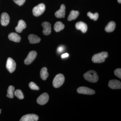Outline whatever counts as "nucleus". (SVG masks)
I'll return each instance as SVG.
<instances>
[{
  "mask_svg": "<svg viewBox=\"0 0 121 121\" xmlns=\"http://www.w3.org/2000/svg\"><path fill=\"white\" fill-rule=\"evenodd\" d=\"M118 2H119V3H121V0H118Z\"/></svg>",
  "mask_w": 121,
  "mask_h": 121,
  "instance_id": "c756f323",
  "label": "nucleus"
},
{
  "mask_svg": "<svg viewBox=\"0 0 121 121\" xmlns=\"http://www.w3.org/2000/svg\"><path fill=\"white\" fill-rule=\"evenodd\" d=\"M14 94L16 97L20 99H23L24 97L23 93L20 90H17L15 91Z\"/></svg>",
  "mask_w": 121,
  "mask_h": 121,
  "instance_id": "b1692460",
  "label": "nucleus"
},
{
  "mask_svg": "<svg viewBox=\"0 0 121 121\" xmlns=\"http://www.w3.org/2000/svg\"><path fill=\"white\" fill-rule=\"evenodd\" d=\"M65 5L64 4H62L60 6L59 9L55 13V15L57 18H64L65 15Z\"/></svg>",
  "mask_w": 121,
  "mask_h": 121,
  "instance_id": "ddd939ff",
  "label": "nucleus"
},
{
  "mask_svg": "<svg viewBox=\"0 0 121 121\" xmlns=\"http://www.w3.org/2000/svg\"><path fill=\"white\" fill-rule=\"evenodd\" d=\"M9 22V16L6 13H2L1 17L0 22L1 25L3 26H7Z\"/></svg>",
  "mask_w": 121,
  "mask_h": 121,
  "instance_id": "f8f14e48",
  "label": "nucleus"
},
{
  "mask_svg": "<svg viewBox=\"0 0 121 121\" xmlns=\"http://www.w3.org/2000/svg\"><path fill=\"white\" fill-rule=\"evenodd\" d=\"M77 91L79 94L88 95H92L95 93V91L94 90L85 86L78 87L77 90Z\"/></svg>",
  "mask_w": 121,
  "mask_h": 121,
  "instance_id": "39448f33",
  "label": "nucleus"
},
{
  "mask_svg": "<svg viewBox=\"0 0 121 121\" xmlns=\"http://www.w3.org/2000/svg\"><path fill=\"white\" fill-rule=\"evenodd\" d=\"M116 24L113 21H111L109 23L105 28L106 31L108 32H113L115 29Z\"/></svg>",
  "mask_w": 121,
  "mask_h": 121,
  "instance_id": "a211bd4d",
  "label": "nucleus"
},
{
  "mask_svg": "<svg viewBox=\"0 0 121 121\" xmlns=\"http://www.w3.org/2000/svg\"><path fill=\"white\" fill-rule=\"evenodd\" d=\"M42 26L43 27V33L45 35H50L51 33V24L47 22L42 23Z\"/></svg>",
  "mask_w": 121,
  "mask_h": 121,
  "instance_id": "9b49d317",
  "label": "nucleus"
},
{
  "mask_svg": "<svg viewBox=\"0 0 121 121\" xmlns=\"http://www.w3.org/2000/svg\"><path fill=\"white\" fill-rule=\"evenodd\" d=\"M37 54L35 51H32L29 53L28 55L24 60V63L26 65H29L36 58Z\"/></svg>",
  "mask_w": 121,
  "mask_h": 121,
  "instance_id": "0eeeda50",
  "label": "nucleus"
},
{
  "mask_svg": "<svg viewBox=\"0 0 121 121\" xmlns=\"http://www.w3.org/2000/svg\"><path fill=\"white\" fill-rule=\"evenodd\" d=\"M45 5L43 4H40L37 6L34 7L33 9V13L36 17H38L42 15L45 10Z\"/></svg>",
  "mask_w": 121,
  "mask_h": 121,
  "instance_id": "20e7f679",
  "label": "nucleus"
},
{
  "mask_svg": "<svg viewBox=\"0 0 121 121\" xmlns=\"http://www.w3.org/2000/svg\"><path fill=\"white\" fill-rule=\"evenodd\" d=\"M64 46H60L58 48H57V52L58 53H62L64 51Z\"/></svg>",
  "mask_w": 121,
  "mask_h": 121,
  "instance_id": "cd10ccee",
  "label": "nucleus"
},
{
  "mask_svg": "<svg viewBox=\"0 0 121 121\" xmlns=\"http://www.w3.org/2000/svg\"><path fill=\"white\" fill-rule=\"evenodd\" d=\"M108 56V54L107 52H102L101 53L95 54L93 56L92 60L94 63L104 62L105 60Z\"/></svg>",
  "mask_w": 121,
  "mask_h": 121,
  "instance_id": "f03ea898",
  "label": "nucleus"
},
{
  "mask_svg": "<svg viewBox=\"0 0 121 121\" xmlns=\"http://www.w3.org/2000/svg\"><path fill=\"white\" fill-rule=\"evenodd\" d=\"M40 77L42 79L45 80L48 76L47 69L46 67H43L41 69L40 72Z\"/></svg>",
  "mask_w": 121,
  "mask_h": 121,
  "instance_id": "412c9836",
  "label": "nucleus"
},
{
  "mask_svg": "<svg viewBox=\"0 0 121 121\" xmlns=\"http://www.w3.org/2000/svg\"><path fill=\"white\" fill-rule=\"evenodd\" d=\"M1 110L0 109V114L1 113Z\"/></svg>",
  "mask_w": 121,
  "mask_h": 121,
  "instance_id": "7c9ffc66",
  "label": "nucleus"
},
{
  "mask_svg": "<svg viewBox=\"0 0 121 121\" xmlns=\"http://www.w3.org/2000/svg\"><path fill=\"white\" fill-rule=\"evenodd\" d=\"M26 27V24L25 22L23 20H20L18 22L17 26L15 28V30L17 32L20 33L22 32Z\"/></svg>",
  "mask_w": 121,
  "mask_h": 121,
  "instance_id": "2eb2a0df",
  "label": "nucleus"
},
{
  "mask_svg": "<svg viewBox=\"0 0 121 121\" xmlns=\"http://www.w3.org/2000/svg\"><path fill=\"white\" fill-rule=\"evenodd\" d=\"M76 28L78 30H81L82 32L85 33L87 30V25L84 22H78L76 23L75 25Z\"/></svg>",
  "mask_w": 121,
  "mask_h": 121,
  "instance_id": "4468645a",
  "label": "nucleus"
},
{
  "mask_svg": "<svg viewBox=\"0 0 121 121\" xmlns=\"http://www.w3.org/2000/svg\"><path fill=\"white\" fill-rule=\"evenodd\" d=\"M108 86L111 89H119L121 88V83L119 80L113 79L110 80L108 83Z\"/></svg>",
  "mask_w": 121,
  "mask_h": 121,
  "instance_id": "9d476101",
  "label": "nucleus"
},
{
  "mask_svg": "<svg viewBox=\"0 0 121 121\" xmlns=\"http://www.w3.org/2000/svg\"><path fill=\"white\" fill-rule=\"evenodd\" d=\"M84 78L91 82L95 83L98 80V76L97 72L93 70H90L84 74Z\"/></svg>",
  "mask_w": 121,
  "mask_h": 121,
  "instance_id": "f257e3e1",
  "label": "nucleus"
},
{
  "mask_svg": "<svg viewBox=\"0 0 121 121\" xmlns=\"http://www.w3.org/2000/svg\"><path fill=\"white\" fill-rule=\"evenodd\" d=\"M15 91V87L13 86H10L9 87L7 91V96L10 98H13L14 97V92Z\"/></svg>",
  "mask_w": 121,
  "mask_h": 121,
  "instance_id": "4be33fe9",
  "label": "nucleus"
},
{
  "mask_svg": "<svg viewBox=\"0 0 121 121\" xmlns=\"http://www.w3.org/2000/svg\"><path fill=\"white\" fill-rule=\"evenodd\" d=\"M6 67L10 73H12L16 68V63L12 58H9L7 60Z\"/></svg>",
  "mask_w": 121,
  "mask_h": 121,
  "instance_id": "423d86ee",
  "label": "nucleus"
},
{
  "mask_svg": "<svg viewBox=\"0 0 121 121\" xmlns=\"http://www.w3.org/2000/svg\"><path fill=\"white\" fill-rule=\"evenodd\" d=\"M29 86L31 90H39V87L37 86L35 83L33 82H31L29 83Z\"/></svg>",
  "mask_w": 121,
  "mask_h": 121,
  "instance_id": "393cba45",
  "label": "nucleus"
},
{
  "mask_svg": "<svg viewBox=\"0 0 121 121\" xmlns=\"http://www.w3.org/2000/svg\"><path fill=\"white\" fill-rule=\"evenodd\" d=\"M9 39L11 41L19 43L21 40V37L17 35V33L15 32H12L10 33L8 36Z\"/></svg>",
  "mask_w": 121,
  "mask_h": 121,
  "instance_id": "dca6fc26",
  "label": "nucleus"
},
{
  "mask_svg": "<svg viewBox=\"0 0 121 121\" xmlns=\"http://www.w3.org/2000/svg\"><path fill=\"white\" fill-rule=\"evenodd\" d=\"M87 15L91 19H93L94 20L96 21L98 20L99 17V14L97 13H93L89 12L87 13Z\"/></svg>",
  "mask_w": 121,
  "mask_h": 121,
  "instance_id": "5701e85b",
  "label": "nucleus"
},
{
  "mask_svg": "<svg viewBox=\"0 0 121 121\" xmlns=\"http://www.w3.org/2000/svg\"><path fill=\"white\" fill-rule=\"evenodd\" d=\"M65 27L64 24L62 22L58 21L55 24L54 26V29L56 32H59L63 30Z\"/></svg>",
  "mask_w": 121,
  "mask_h": 121,
  "instance_id": "aec40b11",
  "label": "nucleus"
},
{
  "mask_svg": "<svg viewBox=\"0 0 121 121\" xmlns=\"http://www.w3.org/2000/svg\"><path fill=\"white\" fill-rule=\"evenodd\" d=\"M65 78L62 74H57L54 78L52 84L53 86L55 88H59L64 83Z\"/></svg>",
  "mask_w": 121,
  "mask_h": 121,
  "instance_id": "7ed1b4c3",
  "label": "nucleus"
},
{
  "mask_svg": "<svg viewBox=\"0 0 121 121\" xmlns=\"http://www.w3.org/2000/svg\"><path fill=\"white\" fill-rule=\"evenodd\" d=\"M69 56V54L67 53H65V54H63L61 56V58H67Z\"/></svg>",
  "mask_w": 121,
  "mask_h": 121,
  "instance_id": "c85d7f7f",
  "label": "nucleus"
},
{
  "mask_svg": "<svg viewBox=\"0 0 121 121\" xmlns=\"http://www.w3.org/2000/svg\"><path fill=\"white\" fill-rule=\"evenodd\" d=\"M13 0L17 4L20 6H21L24 4L26 0Z\"/></svg>",
  "mask_w": 121,
  "mask_h": 121,
  "instance_id": "bb28decb",
  "label": "nucleus"
},
{
  "mask_svg": "<svg viewBox=\"0 0 121 121\" xmlns=\"http://www.w3.org/2000/svg\"><path fill=\"white\" fill-rule=\"evenodd\" d=\"M28 39L30 43L35 44L38 43L40 41V39L36 35L31 34L29 36Z\"/></svg>",
  "mask_w": 121,
  "mask_h": 121,
  "instance_id": "f3484780",
  "label": "nucleus"
},
{
  "mask_svg": "<svg viewBox=\"0 0 121 121\" xmlns=\"http://www.w3.org/2000/svg\"><path fill=\"white\" fill-rule=\"evenodd\" d=\"M39 117L35 114L25 115L21 117L20 121H37L39 119Z\"/></svg>",
  "mask_w": 121,
  "mask_h": 121,
  "instance_id": "6e6552de",
  "label": "nucleus"
},
{
  "mask_svg": "<svg viewBox=\"0 0 121 121\" xmlns=\"http://www.w3.org/2000/svg\"><path fill=\"white\" fill-rule=\"evenodd\" d=\"M49 98V96L48 94L44 93L38 98L37 99V103L40 105H44L48 101Z\"/></svg>",
  "mask_w": 121,
  "mask_h": 121,
  "instance_id": "1a4fd4ad",
  "label": "nucleus"
},
{
  "mask_svg": "<svg viewBox=\"0 0 121 121\" xmlns=\"http://www.w3.org/2000/svg\"><path fill=\"white\" fill-rule=\"evenodd\" d=\"M114 73L115 75L118 77V78H121V68H118L116 69L114 71Z\"/></svg>",
  "mask_w": 121,
  "mask_h": 121,
  "instance_id": "a878e982",
  "label": "nucleus"
},
{
  "mask_svg": "<svg viewBox=\"0 0 121 121\" xmlns=\"http://www.w3.org/2000/svg\"><path fill=\"white\" fill-rule=\"evenodd\" d=\"M79 15V12L78 11L72 10L70 13L68 18V20L69 21H71L73 20H75L77 18Z\"/></svg>",
  "mask_w": 121,
  "mask_h": 121,
  "instance_id": "6ab92c4d",
  "label": "nucleus"
}]
</instances>
